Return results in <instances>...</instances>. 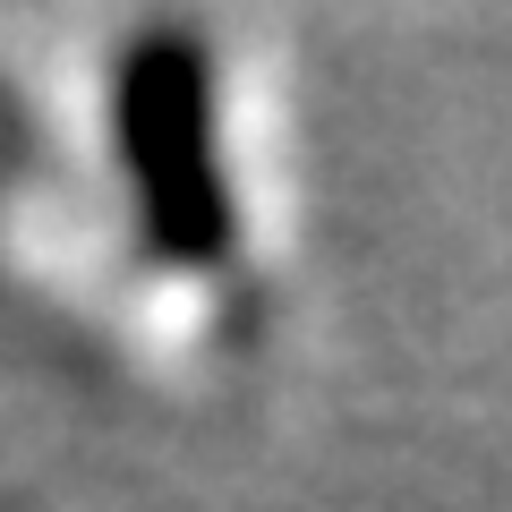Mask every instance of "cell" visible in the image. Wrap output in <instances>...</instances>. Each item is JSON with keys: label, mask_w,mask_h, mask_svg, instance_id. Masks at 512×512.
<instances>
[{"label": "cell", "mask_w": 512, "mask_h": 512, "mask_svg": "<svg viewBox=\"0 0 512 512\" xmlns=\"http://www.w3.org/2000/svg\"><path fill=\"white\" fill-rule=\"evenodd\" d=\"M120 154L146 239L180 265H214L231 248V197L214 163V94H205L197 35H146L120 69Z\"/></svg>", "instance_id": "cell-1"}]
</instances>
